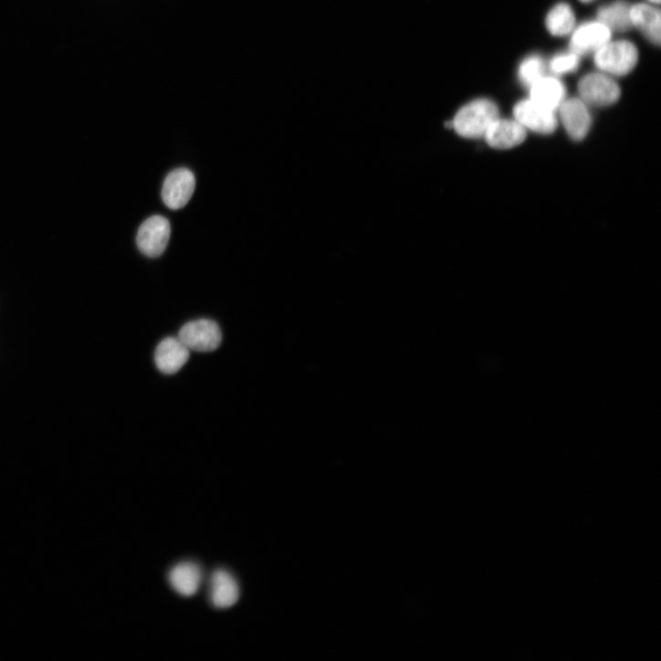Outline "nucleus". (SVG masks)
Listing matches in <instances>:
<instances>
[{
    "mask_svg": "<svg viewBox=\"0 0 661 661\" xmlns=\"http://www.w3.org/2000/svg\"><path fill=\"white\" fill-rule=\"evenodd\" d=\"M581 100L587 105L597 107L615 103L621 95L619 86L609 77L603 74H590L579 82Z\"/></svg>",
    "mask_w": 661,
    "mask_h": 661,
    "instance_id": "nucleus-6",
    "label": "nucleus"
},
{
    "mask_svg": "<svg viewBox=\"0 0 661 661\" xmlns=\"http://www.w3.org/2000/svg\"><path fill=\"white\" fill-rule=\"evenodd\" d=\"M170 221L160 215H153L144 221L137 233V246L146 257H160L167 249L171 239Z\"/></svg>",
    "mask_w": 661,
    "mask_h": 661,
    "instance_id": "nucleus-4",
    "label": "nucleus"
},
{
    "mask_svg": "<svg viewBox=\"0 0 661 661\" xmlns=\"http://www.w3.org/2000/svg\"><path fill=\"white\" fill-rule=\"evenodd\" d=\"M545 65L538 56L525 59L519 68V78L526 87H531L543 77Z\"/></svg>",
    "mask_w": 661,
    "mask_h": 661,
    "instance_id": "nucleus-18",
    "label": "nucleus"
},
{
    "mask_svg": "<svg viewBox=\"0 0 661 661\" xmlns=\"http://www.w3.org/2000/svg\"><path fill=\"white\" fill-rule=\"evenodd\" d=\"M211 597L217 608H229L237 603L239 587L229 572L218 570L213 574Z\"/></svg>",
    "mask_w": 661,
    "mask_h": 661,
    "instance_id": "nucleus-14",
    "label": "nucleus"
},
{
    "mask_svg": "<svg viewBox=\"0 0 661 661\" xmlns=\"http://www.w3.org/2000/svg\"><path fill=\"white\" fill-rule=\"evenodd\" d=\"M632 26H635L654 45L659 46L660 13L657 9L645 5H637L630 8Z\"/></svg>",
    "mask_w": 661,
    "mask_h": 661,
    "instance_id": "nucleus-13",
    "label": "nucleus"
},
{
    "mask_svg": "<svg viewBox=\"0 0 661 661\" xmlns=\"http://www.w3.org/2000/svg\"><path fill=\"white\" fill-rule=\"evenodd\" d=\"M579 56L569 53L557 56L551 63V69L555 74H565L575 71L579 67Z\"/></svg>",
    "mask_w": 661,
    "mask_h": 661,
    "instance_id": "nucleus-19",
    "label": "nucleus"
},
{
    "mask_svg": "<svg viewBox=\"0 0 661 661\" xmlns=\"http://www.w3.org/2000/svg\"><path fill=\"white\" fill-rule=\"evenodd\" d=\"M203 573L200 567L193 562H184L174 567L170 573V582L180 594L194 595L201 585Z\"/></svg>",
    "mask_w": 661,
    "mask_h": 661,
    "instance_id": "nucleus-15",
    "label": "nucleus"
},
{
    "mask_svg": "<svg viewBox=\"0 0 661 661\" xmlns=\"http://www.w3.org/2000/svg\"><path fill=\"white\" fill-rule=\"evenodd\" d=\"M178 338L190 351L209 353L221 346L223 336L217 322L200 319L184 324Z\"/></svg>",
    "mask_w": 661,
    "mask_h": 661,
    "instance_id": "nucleus-2",
    "label": "nucleus"
},
{
    "mask_svg": "<svg viewBox=\"0 0 661 661\" xmlns=\"http://www.w3.org/2000/svg\"><path fill=\"white\" fill-rule=\"evenodd\" d=\"M561 122L569 136L575 141L583 140L592 125L588 106L581 99L564 100L560 106Z\"/></svg>",
    "mask_w": 661,
    "mask_h": 661,
    "instance_id": "nucleus-9",
    "label": "nucleus"
},
{
    "mask_svg": "<svg viewBox=\"0 0 661 661\" xmlns=\"http://www.w3.org/2000/svg\"><path fill=\"white\" fill-rule=\"evenodd\" d=\"M530 89V100L553 111L558 110L564 101L565 88L555 78L542 77Z\"/></svg>",
    "mask_w": 661,
    "mask_h": 661,
    "instance_id": "nucleus-12",
    "label": "nucleus"
},
{
    "mask_svg": "<svg viewBox=\"0 0 661 661\" xmlns=\"http://www.w3.org/2000/svg\"><path fill=\"white\" fill-rule=\"evenodd\" d=\"M637 60V49L627 41L607 43L596 51L594 58V62L601 70L616 76L631 72Z\"/></svg>",
    "mask_w": 661,
    "mask_h": 661,
    "instance_id": "nucleus-3",
    "label": "nucleus"
},
{
    "mask_svg": "<svg viewBox=\"0 0 661 661\" xmlns=\"http://www.w3.org/2000/svg\"><path fill=\"white\" fill-rule=\"evenodd\" d=\"M599 22L611 31H626L632 26L630 7L624 3H615L598 11Z\"/></svg>",
    "mask_w": 661,
    "mask_h": 661,
    "instance_id": "nucleus-16",
    "label": "nucleus"
},
{
    "mask_svg": "<svg viewBox=\"0 0 661 661\" xmlns=\"http://www.w3.org/2000/svg\"><path fill=\"white\" fill-rule=\"evenodd\" d=\"M195 187L196 180L190 170H175L164 180L162 190L163 202L172 210L183 209L194 196Z\"/></svg>",
    "mask_w": 661,
    "mask_h": 661,
    "instance_id": "nucleus-5",
    "label": "nucleus"
},
{
    "mask_svg": "<svg viewBox=\"0 0 661 661\" xmlns=\"http://www.w3.org/2000/svg\"><path fill=\"white\" fill-rule=\"evenodd\" d=\"M499 117L494 102L479 99L463 106L456 114L451 126L461 137L483 138L489 126Z\"/></svg>",
    "mask_w": 661,
    "mask_h": 661,
    "instance_id": "nucleus-1",
    "label": "nucleus"
},
{
    "mask_svg": "<svg viewBox=\"0 0 661 661\" xmlns=\"http://www.w3.org/2000/svg\"><path fill=\"white\" fill-rule=\"evenodd\" d=\"M575 16L572 8L565 4L555 6L548 15L546 26L554 37H565L574 28Z\"/></svg>",
    "mask_w": 661,
    "mask_h": 661,
    "instance_id": "nucleus-17",
    "label": "nucleus"
},
{
    "mask_svg": "<svg viewBox=\"0 0 661 661\" xmlns=\"http://www.w3.org/2000/svg\"><path fill=\"white\" fill-rule=\"evenodd\" d=\"M611 37V30L600 22L584 24L572 35L571 48L578 56L596 52L609 43Z\"/></svg>",
    "mask_w": 661,
    "mask_h": 661,
    "instance_id": "nucleus-11",
    "label": "nucleus"
},
{
    "mask_svg": "<svg viewBox=\"0 0 661 661\" xmlns=\"http://www.w3.org/2000/svg\"><path fill=\"white\" fill-rule=\"evenodd\" d=\"M191 351L179 338L162 341L154 352V362L162 373L174 375L188 362Z\"/></svg>",
    "mask_w": 661,
    "mask_h": 661,
    "instance_id": "nucleus-8",
    "label": "nucleus"
},
{
    "mask_svg": "<svg viewBox=\"0 0 661 661\" xmlns=\"http://www.w3.org/2000/svg\"><path fill=\"white\" fill-rule=\"evenodd\" d=\"M581 2L588 4L593 2V0H581Z\"/></svg>",
    "mask_w": 661,
    "mask_h": 661,
    "instance_id": "nucleus-20",
    "label": "nucleus"
},
{
    "mask_svg": "<svg viewBox=\"0 0 661 661\" xmlns=\"http://www.w3.org/2000/svg\"><path fill=\"white\" fill-rule=\"evenodd\" d=\"M483 138L492 148L510 149L526 140L527 130L517 120L498 118L489 126Z\"/></svg>",
    "mask_w": 661,
    "mask_h": 661,
    "instance_id": "nucleus-10",
    "label": "nucleus"
},
{
    "mask_svg": "<svg viewBox=\"0 0 661 661\" xmlns=\"http://www.w3.org/2000/svg\"><path fill=\"white\" fill-rule=\"evenodd\" d=\"M650 2L658 5L660 3V0H650Z\"/></svg>",
    "mask_w": 661,
    "mask_h": 661,
    "instance_id": "nucleus-21",
    "label": "nucleus"
},
{
    "mask_svg": "<svg viewBox=\"0 0 661 661\" xmlns=\"http://www.w3.org/2000/svg\"><path fill=\"white\" fill-rule=\"evenodd\" d=\"M514 116L526 130L541 134L552 133L558 125L555 111L531 100L519 102L514 109Z\"/></svg>",
    "mask_w": 661,
    "mask_h": 661,
    "instance_id": "nucleus-7",
    "label": "nucleus"
}]
</instances>
